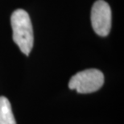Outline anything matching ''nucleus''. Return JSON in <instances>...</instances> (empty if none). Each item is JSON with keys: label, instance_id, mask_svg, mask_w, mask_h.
<instances>
[{"label": "nucleus", "instance_id": "obj_1", "mask_svg": "<svg viewBox=\"0 0 124 124\" xmlns=\"http://www.w3.org/2000/svg\"><path fill=\"white\" fill-rule=\"evenodd\" d=\"M13 40L23 54H30L34 44V35L31 19L23 9L16 10L11 16Z\"/></svg>", "mask_w": 124, "mask_h": 124}, {"label": "nucleus", "instance_id": "obj_3", "mask_svg": "<svg viewBox=\"0 0 124 124\" xmlns=\"http://www.w3.org/2000/svg\"><path fill=\"white\" fill-rule=\"evenodd\" d=\"M112 15L110 7L104 0H98L91 10V23L93 31L98 36H108L111 28Z\"/></svg>", "mask_w": 124, "mask_h": 124}, {"label": "nucleus", "instance_id": "obj_4", "mask_svg": "<svg viewBox=\"0 0 124 124\" xmlns=\"http://www.w3.org/2000/svg\"><path fill=\"white\" fill-rule=\"evenodd\" d=\"M0 124H16L11 103L6 97H0Z\"/></svg>", "mask_w": 124, "mask_h": 124}, {"label": "nucleus", "instance_id": "obj_2", "mask_svg": "<svg viewBox=\"0 0 124 124\" xmlns=\"http://www.w3.org/2000/svg\"><path fill=\"white\" fill-rule=\"evenodd\" d=\"M104 84V75L100 70L90 69L81 71L72 77L69 82L70 90L79 93H90L98 91Z\"/></svg>", "mask_w": 124, "mask_h": 124}]
</instances>
